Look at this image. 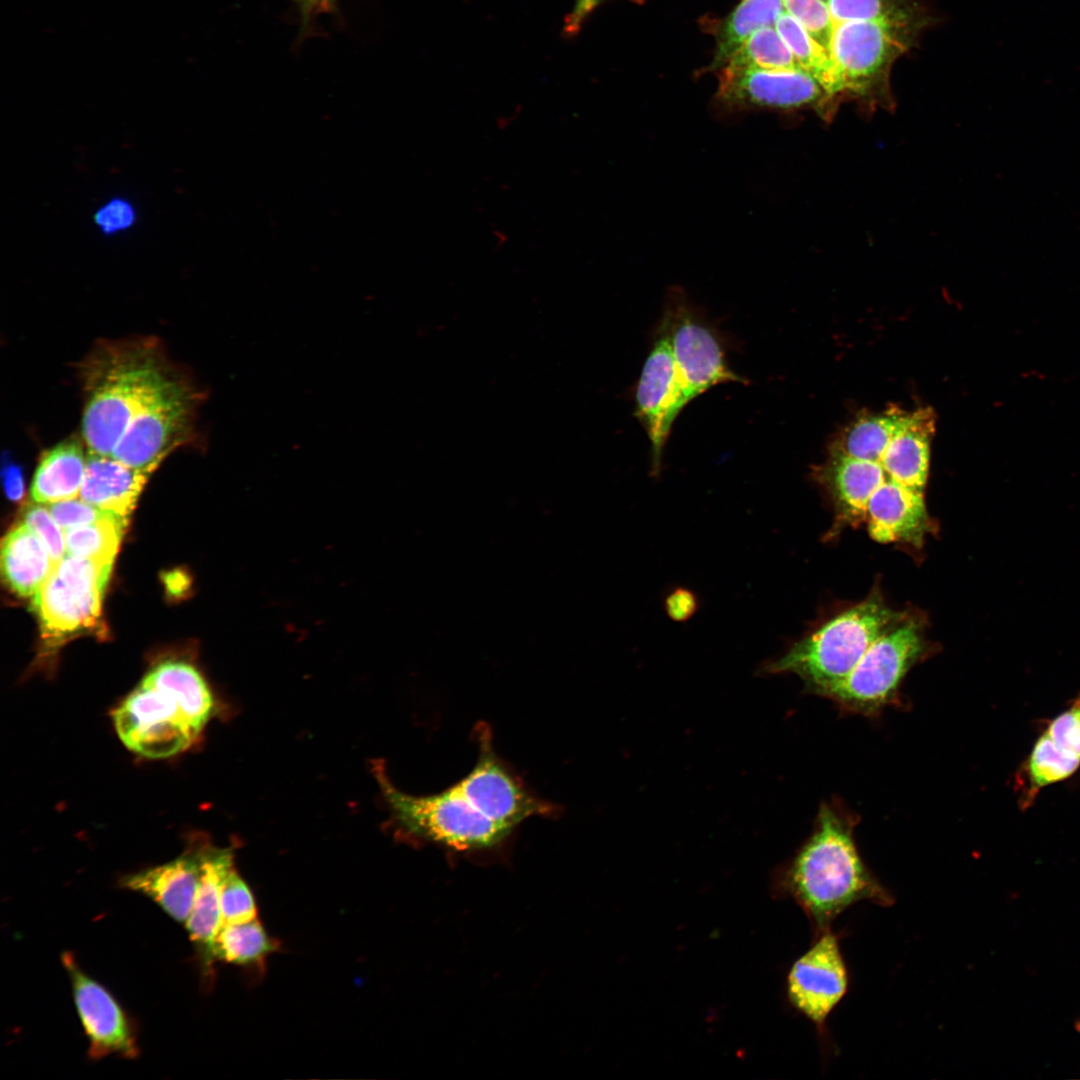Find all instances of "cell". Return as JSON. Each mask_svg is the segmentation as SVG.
Returning <instances> with one entry per match:
<instances>
[{
	"instance_id": "28",
	"label": "cell",
	"mask_w": 1080,
	"mask_h": 1080,
	"mask_svg": "<svg viewBox=\"0 0 1080 1080\" xmlns=\"http://www.w3.org/2000/svg\"><path fill=\"white\" fill-rule=\"evenodd\" d=\"M127 518H104L64 531L66 555L113 563Z\"/></svg>"
},
{
	"instance_id": "21",
	"label": "cell",
	"mask_w": 1080,
	"mask_h": 1080,
	"mask_svg": "<svg viewBox=\"0 0 1080 1080\" xmlns=\"http://www.w3.org/2000/svg\"><path fill=\"white\" fill-rule=\"evenodd\" d=\"M84 445L83 439L70 436L42 454L31 485L34 502L51 504L79 497L87 459Z\"/></svg>"
},
{
	"instance_id": "27",
	"label": "cell",
	"mask_w": 1080,
	"mask_h": 1080,
	"mask_svg": "<svg viewBox=\"0 0 1080 1080\" xmlns=\"http://www.w3.org/2000/svg\"><path fill=\"white\" fill-rule=\"evenodd\" d=\"M723 67L729 69L801 70L775 26L751 34Z\"/></svg>"
},
{
	"instance_id": "35",
	"label": "cell",
	"mask_w": 1080,
	"mask_h": 1080,
	"mask_svg": "<svg viewBox=\"0 0 1080 1080\" xmlns=\"http://www.w3.org/2000/svg\"><path fill=\"white\" fill-rule=\"evenodd\" d=\"M46 505L55 521L64 531L91 524L104 518L119 516L89 504L80 498L63 500Z\"/></svg>"
},
{
	"instance_id": "22",
	"label": "cell",
	"mask_w": 1080,
	"mask_h": 1080,
	"mask_svg": "<svg viewBox=\"0 0 1080 1080\" xmlns=\"http://www.w3.org/2000/svg\"><path fill=\"white\" fill-rule=\"evenodd\" d=\"M142 682L171 698L200 734L213 713L214 699L205 679L194 666L168 661L154 667Z\"/></svg>"
},
{
	"instance_id": "2",
	"label": "cell",
	"mask_w": 1080,
	"mask_h": 1080,
	"mask_svg": "<svg viewBox=\"0 0 1080 1080\" xmlns=\"http://www.w3.org/2000/svg\"><path fill=\"white\" fill-rule=\"evenodd\" d=\"M158 340L98 342L79 364L87 451L111 456L129 423L172 369Z\"/></svg>"
},
{
	"instance_id": "14",
	"label": "cell",
	"mask_w": 1080,
	"mask_h": 1080,
	"mask_svg": "<svg viewBox=\"0 0 1080 1080\" xmlns=\"http://www.w3.org/2000/svg\"><path fill=\"white\" fill-rule=\"evenodd\" d=\"M719 101L733 108L795 109L815 107L827 111L832 97L803 70L729 69L722 67Z\"/></svg>"
},
{
	"instance_id": "12",
	"label": "cell",
	"mask_w": 1080,
	"mask_h": 1080,
	"mask_svg": "<svg viewBox=\"0 0 1080 1080\" xmlns=\"http://www.w3.org/2000/svg\"><path fill=\"white\" fill-rule=\"evenodd\" d=\"M850 972L838 933L829 929L814 938L810 948L791 966L787 996L791 1005L811 1021L827 1043V1019L847 995Z\"/></svg>"
},
{
	"instance_id": "23",
	"label": "cell",
	"mask_w": 1080,
	"mask_h": 1080,
	"mask_svg": "<svg viewBox=\"0 0 1080 1080\" xmlns=\"http://www.w3.org/2000/svg\"><path fill=\"white\" fill-rule=\"evenodd\" d=\"M1079 767V757L1061 749L1042 731L1016 774L1020 806L1030 807L1044 787L1068 779Z\"/></svg>"
},
{
	"instance_id": "29",
	"label": "cell",
	"mask_w": 1080,
	"mask_h": 1080,
	"mask_svg": "<svg viewBox=\"0 0 1080 1080\" xmlns=\"http://www.w3.org/2000/svg\"><path fill=\"white\" fill-rule=\"evenodd\" d=\"M834 23L877 21L922 26L924 16L917 0H826Z\"/></svg>"
},
{
	"instance_id": "25",
	"label": "cell",
	"mask_w": 1080,
	"mask_h": 1080,
	"mask_svg": "<svg viewBox=\"0 0 1080 1080\" xmlns=\"http://www.w3.org/2000/svg\"><path fill=\"white\" fill-rule=\"evenodd\" d=\"M775 28L801 70L814 77L832 98L838 96L839 78L830 52L786 12L780 15Z\"/></svg>"
},
{
	"instance_id": "10",
	"label": "cell",
	"mask_w": 1080,
	"mask_h": 1080,
	"mask_svg": "<svg viewBox=\"0 0 1080 1080\" xmlns=\"http://www.w3.org/2000/svg\"><path fill=\"white\" fill-rule=\"evenodd\" d=\"M668 332L687 404L713 386L745 380L727 365L719 337L685 297L672 294L660 323Z\"/></svg>"
},
{
	"instance_id": "39",
	"label": "cell",
	"mask_w": 1080,
	"mask_h": 1080,
	"mask_svg": "<svg viewBox=\"0 0 1080 1080\" xmlns=\"http://www.w3.org/2000/svg\"><path fill=\"white\" fill-rule=\"evenodd\" d=\"M307 1H308L309 3H311V4H314V3H318V2H321V1H323V0H307Z\"/></svg>"
},
{
	"instance_id": "15",
	"label": "cell",
	"mask_w": 1080,
	"mask_h": 1080,
	"mask_svg": "<svg viewBox=\"0 0 1080 1080\" xmlns=\"http://www.w3.org/2000/svg\"><path fill=\"white\" fill-rule=\"evenodd\" d=\"M72 984L74 1003L89 1040L92 1059L116 1054L125 1058L138 1055L133 1025L125 1011L100 983L84 973L70 953L62 956Z\"/></svg>"
},
{
	"instance_id": "32",
	"label": "cell",
	"mask_w": 1080,
	"mask_h": 1080,
	"mask_svg": "<svg viewBox=\"0 0 1080 1080\" xmlns=\"http://www.w3.org/2000/svg\"><path fill=\"white\" fill-rule=\"evenodd\" d=\"M139 214L134 202L128 197L116 195L101 203L92 215L93 223L105 237H115L133 229Z\"/></svg>"
},
{
	"instance_id": "30",
	"label": "cell",
	"mask_w": 1080,
	"mask_h": 1080,
	"mask_svg": "<svg viewBox=\"0 0 1080 1080\" xmlns=\"http://www.w3.org/2000/svg\"><path fill=\"white\" fill-rule=\"evenodd\" d=\"M220 911L223 924L246 923L257 919L252 891L233 867L221 889Z\"/></svg>"
},
{
	"instance_id": "31",
	"label": "cell",
	"mask_w": 1080,
	"mask_h": 1080,
	"mask_svg": "<svg viewBox=\"0 0 1080 1080\" xmlns=\"http://www.w3.org/2000/svg\"><path fill=\"white\" fill-rule=\"evenodd\" d=\"M785 12L792 16L821 45L830 52L835 23L827 1L784 0Z\"/></svg>"
},
{
	"instance_id": "7",
	"label": "cell",
	"mask_w": 1080,
	"mask_h": 1080,
	"mask_svg": "<svg viewBox=\"0 0 1080 1080\" xmlns=\"http://www.w3.org/2000/svg\"><path fill=\"white\" fill-rule=\"evenodd\" d=\"M113 563L66 555L33 596L46 654L95 628Z\"/></svg>"
},
{
	"instance_id": "3",
	"label": "cell",
	"mask_w": 1080,
	"mask_h": 1080,
	"mask_svg": "<svg viewBox=\"0 0 1080 1080\" xmlns=\"http://www.w3.org/2000/svg\"><path fill=\"white\" fill-rule=\"evenodd\" d=\"M908 610L891 607L879 590L841 610L794 642L765 665L769 674L792 673L806 688L823 696L855 667L871 644L897 624Z\"/></svg>"
},
{
	"instance_id": "9",
	"label": "cell",
	"mask_w": 1080,
	"mask_h": 1080,
	"mask_svg": "<svg viewBox=\"0 0 1080 1080\" xmlns=\"http://www.w3.org/2000/svg\"><path fill=\"white\" fill-rule=\"evenodd\" d=\"M478 757L455 784L489 818L516 830L531 817H551L558 807L530 791L496 753L490 729L477 728Z\"/></svg>"
},
{
	"instance_id": "36",
	"label": "cell",
	"mask_w": 1080,
	"mask_h": 1080,
	"mask_svg": "<svg viewBox=\"0 0 1080 1080\" xmlns=\"http://www.w3.org/2000/svg\"><path fill=\"white\" fill-rule=\"evenodd\" d=\"M664 606L672 620L683 622L694 615L698 608V600L692 591L679 587L667 595Z\"/></svg>"
},
{
	"instance_id": "11",
	"label": "cell",
	"mask_w": 1080,
	"mask_h": 1080,
	"mask_svg": "<svg viewBox=\"0 0 1080 1080\" xmlns=\"http://www.w3.org/2000/svg\"><path fill=\"white\" fill-rule=\"evenodd\" d=\"M113 722L128 749L151 759L183 752L199 735L171 698L143 682L114 710Z\"/></svg>"
},
{
	"instance_id": "19",
	"label": "cell",
	"mask_w": 1080,
	"mask_h": 1080,
	"mask_svg": "<svg viewBox=\"0 0 1080 1080\" xmlns=\"http://www.w3.org/2000/svg\"><path fill=\"white\" fill-rule=\"evenodd\" d=\"M232 868L231 848L204 846L200 880L193 908L185 925L191 940L199 947L207 965L214 960V940L222 926L221 889Z\"/></svg>"
},
{
	"instance_id": "4",
	"label": "cell",
	"mask_w": 1080,
	"mask_h": 1080,
	"mask_svg": "<svg viewBox=\"0 0 1080 1080\" xmlns=\"http://www.w3.org/2000/svg\"><path fill=\"white\" fill-rule=\"evenodd\" d=\"M382 794L399 827L409 836L457 852L498 848L515 831L485 815L457 786L414 796L398 790L382 765L373 767Z\"/></svg>"
},
{
	"instance_id": "1",
	"label": "cell",
	"mask_w": 1080,
	"mask_h": 1080,
	"mask_svg": "<svg viewBox=\"0 0 1080 1080\" xmlns=\"http://www.w3.org/2000/svg\"><path fill=\"white\" fill-rule=\"evenodd\" d=\"M854 822L839 808L824 804L817 825L786 868L782 890L807 915L814 938L861 901L890 907L895 897L872 873L853 836Z\"/></svg>"
},
{
	"instance_id": "34",
	"label": "cell",
	"mask_w": 1080,
	"mask_h": 1080,
	"mask_svg": "<svg viewBox=\"0 0 1080 1080\" xmlns=\"http://www.w3.org/2000/svg\"><path fill=\"white\" fill-rule=\"evenodd\" d=\"M1043 731L1061 749L1080 758V694L1064 711L1049 720Z\"/></svg>"
},
{
	"instance_id": "26",
	"label": "cell",
	"mask_w": 1080,
	"mask_h": 1080,
	"mask_svg": "<svg viewBox=\"0 0 1080 1080\" xmlns=\"http://www.w3.org/2000/svg\"><path fill=\"white\" fill-rule=\"evenodd\" d=\"M278 946L257 919L223 924L214 940L213 958L245 967H262Z\"/></svg>"
},
{
	"instance_id": "8",
	"label": "cell",
	"mask_w": 1080,
	"mask_h": 1080,
	"mask_svg": "<svg viewBox=\"0 0 1080 1080\" xmlns=\"http://www.w3.org/2000/svg\"><path fill=\"white\" fill-rule=\"evenodd\" d=\"M922 26L877 21L836 23L830 54L840 94L863 99L887 97L893 63L912 45Z\"/></svg>"
},
{
	"instance_id": "37",
	"label": "cell",
	"mask_w": 1080,
	"mask_h": 1080,
	"mask_svg": "<svg viewBox=\"0 0 1080 1080\" xmlns=\"http://www.w3.org/2000/svg\"><path fill=\"white\" fill-rule=\"evenodd\" d=\"M606 0H575L571 11L564 19L563 34L566 37H574L581 30L583 24L594 10ZM641 1V0H630Z\"/></svg>"
},
{
	"instance_id": "18",
	"label": "cell",
	"mask_w": 1080,
	"mask_h": 1080,
	"mask_svg": "<svg viewBox=\"0 0 1080 1080\" xmlns=\"http://www.w3.org/2000/svg\"><path fill=\"white\" fill-rule=\"evenodd\" d=\"M154 470L153 468H133L112 456L87 451L79 498L103 510L128 518Z\"/></svg>"
},
{
	"instance_id": "17",
	"label": "cell",
	"mask_w": 1080,
	"mask_h": 1080,
	"mask_svg": "<svg viewBox=\"0 0 1080 1080\" xmlns=\"http://www.w3.org/2000/svg\"><path fill=\"white\" fill-rule=\"evenodd\" d=\"M204 846L172 861L126 875L122 886L150 897L174 920L186 922L193 908Z\"/></svg>"
},
{
	"instance_id": "20",
	"label": "cell",
	"mask_w": 1080,
	"mask_h": 1080,
	"mask_svg": "<svg viewBox=\"0 0 1080 1080\" xmlns=\"http://www.w3.org/2000/svg\"><path fill=\"white\" fill-rule=\"evenodd\" d=\"M55 563L41 539L23 522L13 527L1 545V574L9 588L23 597L34 596Z\"/></svg>"
},
{
	"instance_id": "33",
	"label": "cell",
	"mask_w": 1080,
	"mask_h": 1080,
	"mask_svg": "<svg viewBox=\"0 0 1080 1080\" xmlns=\"http://www.w3.org/2000/svg\"><path fill=\"white\" fill-rule=\"evenodd\" d=\"M22 522L45 544L55 564L66 556L64 530L55 521L46 504H29L24 510Z\"/></svg>"
},
{
	"instance_id": "5",
	"label": "cell",
	"mask_w": 1080,
	"mask_h": 1080,
	"mask_svg": "<svg viewBox=\"0 0 1080 1080\" xmlns=\"http://www.w3.org/2000/svg\"><path fill=\"white\" fill-rule=\"evenodd\" d=\"M925 627L923 617L909 611L878 637L852 671L823 696L850 712L878 714L896 700L904 676L932 649Z\"/></svg>"
},
{
	"instance_id": "16",
	"label": "cell",
	"mask_w": 1080,
	"mask_h": 1080,
	"mask_svg": "<svg viewBox=\"0 0 1080 1080\" xmlns=\"http://www.w3.org/2000/svg\"><path fill=\"white\" fill-rule=\"evenodd\" d=\"M865 523L871 538L879 543L905 544L918 549L936 528L924 493L893 480L883 483L869 499Z\"/></svg>"
},
{
	"instance_id": "38",
	"label": "cell",
	"mask_w": 1080,
	"mask_h": 1080,
	"mask_svg": "<svg viewBox=\"0 0 1080 1080\" xmlns=\"http://www.w3.org/2000/svg\"><path fill=\"white\" fill-rule=\"evenodd\" d=\"M6 495L14 501L21 499L24 491L23 472L19 465L8 461L2 469Z\"/></svg>"
},
{
	"instance_id": "6",
	"label": "cell",
	"mask_w": 1080,
	"mask_h": 1080,
	"mask_svg": "<svg viewBox=\"0 0 1080 1080\" xmlns=\"http://www.w3.org/2000/svg\"><path fill=\"white\" fill-rule=\"evenodd\" d=\"M205 398L174 367L129 423L111 456L137 469H156L194 438L197 410Z\"/></svg>"
},
{
	"instance_id": "24",
	"label": "cell",
	"mask_w": 1080,
	"mask_h": 1080,
	"mask_svg": "<svg viewBox=\"0 0 1080 1080\" xmlns=\"http://www.w3.org/2000/svg\"><path fill=\"white\" fill-rule=\"evenodd\" d=\"M784 12V0H742L720 25L710 69H721L751 34L775 26Z\"/></svg>"
},
{
	"instance_id": "13",
	"label": "cell",
	"mask_w": 1080,
	"mask_h": 1080,
	"mask_svg": "<svg viewBox=\"0 0 1080 1080\" xmlns=\"http://www.w3.org/2000/svg\"><path fill=\"white\" fill-rule=\"evenodd\" d=\"M635 404L651 444V473L658 476L672 425L687 405L669 334L661 324L637 383Z\"/></svg>"
}]
</instances>
